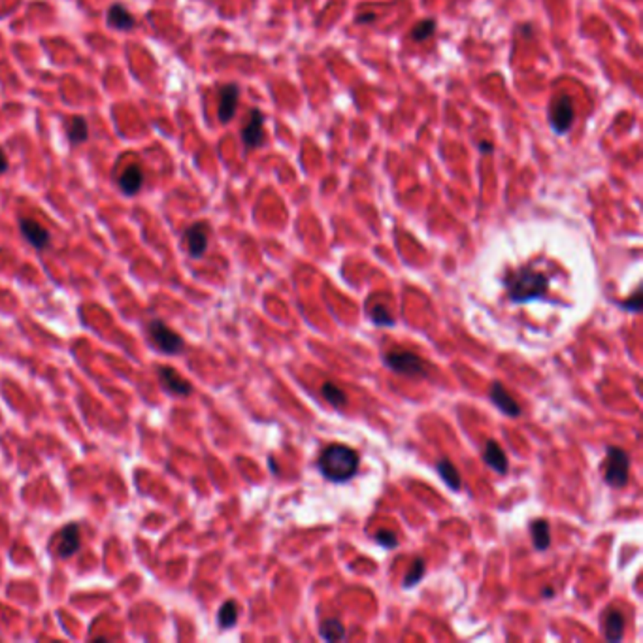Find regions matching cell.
I'll return each instance as SVG.
<instances>
[{"mask_svg":"<svg viewBox=\"0 0 643 643\" xmlns=\"http://www.w3.org/2000/svg\"><path fill=\"white\" fill-rule=\"evenodd\" d=\"M319 471L332 483L349 481L358 470V453L342 444H332L321 453L317 460Z\"/></svg>","mask_w":643,"mask_h":643,"instance_id":"cell-1","label":"cell"},{"mask_svg":"<svg viewBox=\"0 0 643 643\" xmlns=\"http://www.w3.org/2000/svg\"><path fill=\"white\" fill-rule=\"evenodd\" d=\"M549 287V278L534 268H521L506 275V289L513 304L541 298Z\"/></svg>","mask_w":643,"mask_h":643,"instance_id":"cell-2","label":"cell"},{"mask_svg":"<svg viewBox=\"0 0 643 643\" xmlns=\"http://www.w3.org/2000/svg\"><path fill=\"white\" fill-rule=\"evenodd\" d=\"M147 336L149 342L165 355H179L183 353L185 342L178 332L166 325L162 319H151L147 323Z\"/></svg>","mask_w":643,"mask_h":643,"instance_id":"cell-3","label":"cell"},{"mask_svg":"<svg viewBox=\"0 0 643 643\" xmlns=\"http://www.w3.org/2000/svg\"><path fill=\"white\" fill-rule=\"evenodd\" d=\"M385 366L408 377H427L428 376V364L423 358L408 349H393L385 355Z\"/></svg>","mask_w":643,"mask_h":643,"instance_id":"cell-4","label":"cell"},{"mask_svg":"<svg viewBox=\"0 0 643 643\" xmlns=\"http://www.w3.org/2000/svg\"><path fill=\"white\" fill-rule=\"evenodd\" d=\"M628 468L630 459L628 453L621 447H607V466H605V483L615 489H621L628 483Z\"/></svg>","mask_w":643,"mask_h":643,"instance_id":"cell-5","label":"cell"},{"mask_svg":"<svg viewBox=\"0 0 643 643\" xmlns=\"http://www.w3.org/2000/svg\"><path fill=\"white\" fill-rule=\"evenodd\" d=\"M575 109H573L572 96L561 93L554 96L551 108H549V125L557 134H566L572 128Z\"/></svg>","mask_w":643,"mask_h":643,"instance_id":"cell-6","label":"cell"},{"mask_svg":"<svg viewBox=\"0 0 643 643\" xmlns=\"http://www.w3.org/2000/svg\"><path fill=\"white\" fill-rule=\"evenodd\" d=\"M185 245L192 259H200L204 255L208 243H210V229L206 223H195L183 232Z\"/></svg>","mask_w":643,"mask_h":643,"instance_id":"cell-7","label":"cell"},{"mask_svg":"<svg viewBox=\"0 0 643 643\" xmlns=\"http://www.w3.org/2000/svg\"><path fill=\"white\" fill-rule=\"evenodd\" d=\"M159 381L174 396H189L192 393L191 381H187L183 376H179L172 366H159Z\"/></svg>","mask_w":643,"mask_h":643,"instance_id":"cell-8","label":"cell"},{"mask_svg":"<svg viewBox=\"0 0 643 643\" xmlns=\"http://www.w3.org/2000/svg\"><path fill=\"white\" fill-rule=\"evenodd\" d=\"M238 100H240V87L236 83H227L219 91V121L221 123H230L234 119L236 108H238Z\"/></svg>","mask_w":643,"mask_h":643,"instance_id":"cell-9","label":"cell"},{"mask_svg":"<svg viewBox=\"0 0 643 643\" xmlns=\"http://www.w3.org/2000/svg\"><path fill=\"white\" fill-rule=\"evenodd\" d=\"M242 140L248 149H257L264 144V115L261 109H251L248 125L242 128Z\"/></svg>","mask_w":643,"mask_h":643,"instance_id":"cell-10","label":"cell"},{"mask_svg":"<svg viewBox=\"0 0 643 643\" xmlns=\"http://www.w3.org/2000/svg\"><path fill=\"white\" fill-rule=\"evenodd\" d=\"M20 230L21 234H23V238H25L27 242L31 243L34 249L44 251L45 248H50L52 236H50V232H47L38 221L23 217V219H20Z\"/></svg>","mask_w":643,"mask_h":643,"instance_id":"cell-11","label":"cell"},{"mask_svg":"<svg viewBox=\"0 0 643 643\" xmlns=\"http://www.w3.org/2000/svg\"><path fill=\"white\" fill-rule=\"evenodd\" d=\"M80 547H82L80 527H77L76 522H70V524H66V527L61 530V534H59L57 553L61 559H70V557H74V554L80 551Z\"/></svg>","mask_w":643,"mask_h":643,"instance_id":"cell-12","label":"cell"},{"mask_svg":"<svg viewBox=\"0 0 643 643\" xmlns=\"http://www.w3.org/2000/svg\"><path fill=\"white\" fill-rule=\"evenodd\" d=\"M490 402L497 406L502 414H506L508 417H519L521 415V406L513 400V396L504 388V385L500 381H494L490 385Z\"/></svg>","mask_w":643,"mask_h":643,"instance_id":"cell-13","label":"cell"},{"mask_svg":"<svg viewBox=\"0 0 643 643\" xmlns=\"http://www.w3.org/2000/svg\"><path fill=\"white\" fill-rule=\"evenodd\" d=\"M106 23L117 31H133L136 27L134 15L121 4H112L106 12Z\"/></svg>","mask_w":643,"mask_h":643,"instance_id":"cell-14","label":"cell"},{"mask_svg":"<svg viewBox=\"0 0 643 643\" xmlns=\"http://www.w3.org/2000/svg\"><path fill=\"white\" fill-rule=\"evenodd\" d=\"M142 185H144V172L138 165H130L119 176V189L127 197H134L136 192H140Z\"/></svg>","mask_w":643,"mask_h":643,"instance_id":"cell-15","label":"cell"},{"mask_svg":"<svg viewBox=\"0 0 643 643\" xmlns=\"http://www.w3.org/2000/svg\"><path fill=\"white\" fill-rule=\"evenodd\" d=\"M483 459L487 462L489 468L504 476L506 471H508V459H506V453L502 451V447L498 446L494 439H489L487 444H485V453H483Z\"/></svg>","mask_w":643,"mask_h":643,"instance_id":"cell-16","label":"cell"},{"mask_svg":"<svg viewBox=\"0 0 643 643\" xmlns=\"http://www.w3.org/2000/svg\"><path fill=\"white\" fill-rule=\"evenodd\" d=\"M530 532H532V541H534V547L538 551H545L551 545V529H549V522L540 519L530 524Z\"/></svg>","mask_w":643,"mask_h":643,"instance_id":"cell-17","label":"cell"},{"mask_svg":"<svg viewBox=\"0 0 643 643\" xmlns=\"http://www.w3.org/2000/svg\"><path fill=\"white\" fill-rule=\"evenodd\" d=\"M436 470H438V474L441 476V479H444V483H446L449 489L455 490V492L460 490L462 481H460V476L459 471H457V468L451 464V460L441 459L438 464H436Z\"/></svg>","mask_w":643,"mask_h":643,"instance_id":"cell-18","label":"cell"},{"mask_svg":"<svg viewBox=\"0 0 643 643\" xmlns=\"http://www.w3.org/2000/svg\"><path fill=\"white\" fill-rule=\"evenodd\" d=\"M624 634V617L619 612H610L605 619V637L607 642H621Z\"/></svg>","mask_w":643,"mask_h":643,"instance_id":"cell-19","label":"cell"},{"mask_svg":"<svg viewBox=\"0 0 643 643\" xmlns=\"http://www.w3.org/2000/svg\"><path fill=\"white\" fill-rule=\"evenodd\" d=\"M319 634L325 642H340L345 637V626L338 619H326L321 623Z\"/></svg>","mask_w":643,"mask_h":643,"instance_id":"cell-20","label":"cell"},{"mask_svg":"<svg viewBox=\"0 0 643 643\" xmlns=\"http://www.w3.org/2000/svg\"><path fill=\"white\" fill-rule=\"evenodd\" d=\"M66 133H68V138H70L72 144H83V142H87L89 138V125L85 121V117L82 115H76V117H72L70 125L66 128Z\"/></svg>","mask_w":643,"mask_h":643,"instance_id":"cell-21","label":"cell"},{"mask_svg":"<svg viewBox=\"0 0 643 643\" xmlns=\"http://www.w3.org/2000/svg\"><path fill=\"white\" fill-rule=\"evenodd\" d=\"M217 623L221 628H232L238 623V605H236V602L229 600L221 605L219 615H217Z\"/></svg>","mask_w":643,"mask_h":643,"instance_id":"cell-22","label":"cell"},{"mask_svg":"<svg viewBox=\"0 0 643 643\" xmlns=\"http://www.w3.org/2000/svg\"><path fill=\"white\" fill-rule=\"evenodd\" d=\"M321 393H323V396L326 398V402L332 404L334 408H342V406H345V402H347V396H345L344 391H342L340 387H336V385L331 381L323 383Z\"/></svg>","mask_w":643,"mask_h":643,"instance_id":"cell-23","label":"cell"},{"mask_svg":"<svg viewBox=\"0 0 643 643\" xmlns=\"http://www.w3.org/2000/svg\"><path fill=\"white\" fill-rule=\"evenodd\" d=\"M425 566H427V564H425V559H421V557L419 559H415L411 568H409V572L406 573V577H404V587H406V589H411V587L417 585V583L425 577Z\"/></svg>","mask_w":643,"mask_h":643,"instance_id":"cell-24","label":"cell"},{"mask_svg":"<svg viewBox=\"0 0 643 643\" xmlns=\"http://www.w3.org/2000/svg\"><path fill=\"white\" fill-rule=\"evenodd\" d=\"M434 31H436V21L423 20L415 25L411 36H414V40H417V42H425V40H428L432 36Z\"/></svg>","mask_w":643,"mask_h":643,"instance_id":"cell-25","label":"cell"},{"mask_svg":"<svg viewBox=\"0 0 643 643\" xmlns=\"http://www.w3.org/2000/svg\"><path fill=\"white\" fill-rule=\"evenodd\" d=\"M370 317L374 321V325L377 326H393L395 325V319L391 317V313L385 306L381 304H377V306L372 308V313H370Z\"/></svg>","mask_w":643,"mask_h":643,"instance_id":"cell-26","label":"cell"},{"mask_svg":"<svg viewBox=\"0 0 643 643\" xmlns=\"http://www.w3.org/2000/svg\"><path fill=\"white\" fill-rule=\"evenodd\" d=\"M374 541H376L377 545H381V547L387 549H395L398 545V538L393 530H377L376 534H374Z\"/></svg>","mask_w":643,"mask_h":643,"instance_id":"cell-27","label":"cell"},{"mask_svg":"<svg viewBox=\"0 0 643 643\" xmlns=\"http://www.w3.org/2000/svg\"><path fill=\"white\" fill-rule=\"evenodd\" d=\"M621 306H623L624 310H628V312H634V313L642 312V294H640V291L634 294V298L626 300V302H623Z\"/></svg>","mask_w":643,"mask_h":643,"instance_id":"cell-28","label":"cell"},{"mask_svg":"<svg viewBox=\"0 0 643 643\" xmlns=\"http://www.w3.org/2000/svg\"><path fill=\"white\" fill-rule=\"evenodd\" d=\"M10 168V162H8V157L4 153V149L0 147V174H4Z\"/></svg>","mask_w":643,"mask_h":643,"instance_id":"cell-29","label":"cell"},{"mask_svg":"<svg viewBox=\"0 0 643 643\" xmlns=\"http://www.w3.org/2000/svg\"><path fill=\"white\" fill-rule=\"evenodd\" d=\"M374 20H376V15H374V13H364V15L357 17L358 23H372Z\"/></svg>","mask_w":643,"mask_h":643,"instance_id":"cell-30","label":"cell"},{"mask_svg":"<svg viewBox=\"0 0 643 643\" xmlns=\"http://www.w3.org/2000/svg\"><path fill=\"white\" fill-rule=\"evenodd\" d=\"M479 149H481V151H483L485 155H487V153H492V144H487V142H481V144H479Z\"/></svg>","mask_w":643,"mask_h":643,"instance_id":"cell-31","label":"cell"},{"mask_svg":"<svg viewBox=\"0 0 643 643\" xmlns=\"http://www.w3.org/2000/svg\"><path fill=\"white\" fill-rule=\"evenodd\" d=\"M553 594H554L553 589H545V591H543V596H545V598H549V596H553Z\"/></svg>","mask_w":643,"mask_h":643,"instance_id":"cell-32","label":"cell"}]
</instances>
